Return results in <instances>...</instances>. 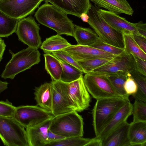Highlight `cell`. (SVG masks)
Instances as JSON below:
<instances>
[{
    "mask_svg": "<svg viewBox=\"0 0 146 146\" xmlns=\"http://www.w3.org/2000/svg\"><path fill=\"white\" fill-rule=\"evenodd\" d=\"M117 56L125 52L124 48L117 47L104 42L99 38L92 44L88 46Z\"/></svg>",
    "mask_w": 146,
    "mask_h": 146,
    "instance_id": "obj_34",
    "label": "cell"
},
{
    "mask_svg": "<svg viewBox=\"0 0 146 146\" xmlns=\"http://www.w3.org/2000/svg\"><path fill=\"white\" fill-rule=\"evenodd\" d=\"M8 0H0V3H1L3 2L7 1Z\"/></svg>",
    "mask_w": 146,
    "mask_h": 146,
    "instance_id": "obj_47",
    "label": "cell"
},
{
    "mask_svg": "<svg viewBox=\"0 0 146 146\" xmlns=\"http://www.w3.org/2000/svg\"><path fill=\"white\" fill-rule=\"evenodd\" d=\"M34 94L37 105L46 110L51 112L52 105V84L46 82L36 87Z\"/></svg>",
    "mask_w": 146,
    "mask_h": 146,
    "instance_id": "obj_21",
    "label": "cell"
},
{
    "mask_svg": "<svg viewBox=\"0 0 146 146\" xmlns=\"http://www.w3.org/2000/svg\"><path fill=\"white\" fill-rule=\"evenodd\" d=\"M43 56L45 69L50 75L52 80H60L62 68L58 59L51 53H45Z\"/></svg>",
    "mask_w": 146,
    "mask_h": 146,
    "instance_id": "obj_25",
    "label": "cell"
},
{
    "mask_svg": "<svg viewBox=\"0 0 146 146\" xmlns=\"http://www.w3.org/2000/svg\"><path fill=\"white\" fill-rule=\"evenodd\" d=\"M101 15L110 25L122 33L132 35H139L136 27V23H132L114 12L99 9Z\"/></svg>",
    "mask_w": 146,
    "mask_h": 146,
    "instance_id": "obj_15",
    "label": "cell"
},
{
    "mask_svg": "<svg viewBox=\"0 0 146 146\" xmlns=\"http://www.w3.org/2000/svg\"><path fill=\"white\" fill-rule=\"evenodd\" d=\"M58 60L62 68L60 80L66 83L74 81L78 79L84 73L75 67Z\"/></svg>",
    "mask_w": 146,
    "mask_h": 146,
    "instance_id": "obj_29",
    "label": "cell"
},
{
    "mask_svg": "<svg viewBox=\"0 0 146 146\" xmlns=\"http://www.w3.org/2000/svg\"><path fill=\"white\" fill-rule=\"evenodd\" d=\"M20 19L11 17L0 10V37H7L15 32Z\"/></svg>",
    "mask_w": 146,
    "mask_h": 146,
    "instance_id": "obj_26",
    "label": "cell"
},
{
    "mask_svg": "<svg viewBox=\"0 0 146 146\" xmlns=\"http://www.w3.org/2000/svg\"><path fill=\"white\" fill-rule=\"evenodd\" d=\"M6 47L4 40L0 37V62L3 59V56Z\"/></svg>",
    "mask_w": 146,
    "mask_h": 146,
    "instance_id": "obj_43",
    "label": "cell"
},
{
    "mask_svg": "<svg viewBox=\"0 0 146 146\" xmlns=\"http://www.w3.org/2000/svg\"><path fill=\"white\" fill-rule=\"evenodd\" d=\"M67 15L56 7L45 3L38 9L35 16L38 23L54 30L58 34L73 37L74 24Z\"/></svg>",
    "mask_w": 146,
    "mask_h": 146,
    "instance_id": "obj_1",
    "label": "cell"
},
{
    "mask_svg": "<svg viewBox=\"0 0 146 146\" xmlns=\"http://www.w3.org/2000/svg\"><path fill=\"white\" fill-rule=\"evenodd\" d=\"M98 7H103L117 14L132 16L134 11L126 0H90Z\"/></svg>",
    "mask_w": 146,
    "mask_h": 146,
    "instance_id": "obj_20",
    "label": "cell"
},
{
    "mask_svg": "<svg viewBox=\"0 0 146 146\" xmlns=\"http://www.w3.org/2000/svg\"><path fill=\"white\" fill-rule=\"evenodd\" d=\"M16 108L7 99L0 101V116L14 117Z\"/></svg>",
    "mask_w": 146,
    "mask_h": 146,
    "instance_id": "obj_36",
    "label": "cell"
},
{
    "mask_svg": "<svg viewBox=\"0 0 146 146\" xmlns=\"http://www.w3.org/2000/svg\"><path fill=\"white\" fill-rule=\"evenodd\" d=\"M133 70L132 54H127L125 52L88 73L106 76L127 74Z\"/></svg>",
    "mask_w": 146,
    "mask_h": 146,
    "instance_id": "obj_11",
    "label": "cell"
},
{
    "mask_svg": "<svg viewBox=\"0 0 146 146\" xmlns=\"http://www.w3.org/2000/svg\"><path fill=\"white\" fill-rule=\"evenodd\" d=\"M132 55L133 70L146 76V60Z\"/></svg>",
    "mask_w": 146,
    "mask_h": 146,
    "instance_id": "obj_38",
    "label": "cell"
},
{
    "mask_svg": "<svg viewBox=\"0 0 146 146\" xmlns=\"http://www.w3.org/2000/svg\"><path fill=\"white\" fill-rule=\"evenodd\" d=\"M51 111L38 106H20L16 107L14 118L25 129L37 126L52 119Z\"/></svg>",
    "mask_w": 146,
    "mask_h": 146,
    "instance_id": "obj_7",
    "label": "cell"
},
{
    "mask_svg": "<svg viewBox=\"0 0 146 146\" xmlns=\"http://www.w3.org/2000/svg\"><path fill=\"white\" fill-rule=\"evenodd\" d=\"M135 41L141 48L146 53V37L138 35H133Z\"/></svg>",
    "mask_w": 146,
    "mask_h": 146,
    "instance_id": "obj_39",
    "label": "cell"
},
{
    "mask_svg": "<svg viewBox=\"0 0 146 146\" xmlns=\"http://www.w3.org/2000/svg\"><path fill=\"white\" fill-rule=\"evenodd\" d=\"M9 51L12 58L1 75L5 79H13L17 74L30 69L40 61V54L37 48L28 47L15 54Z\"/></svg>",
    "mask_w": 146,
    "mask_h": 146,
    "instance_id": "obj_4",
    "label": "cell"
},
{
    "mask_svg": "<svg viewBox=\"0 0 146 146\" xmlns=\"http://www.w3.org/2000/svg\"><path fill=\"white\" fill-rule=\"evenodd\" d=\"M111 60L100 58L85 60L77 61L83 70L84 73L86 74L103 65Z\"/></svg>",
    "mask_w": 146,
    "mask_h": 146,
    "instance_id": "obj_33",
    "label": "cell"
},
{
    "mask_svg": "<svg viewBox=\"0 0 146 146\" xmlns=\"http://www.w3.org/2000/svg\"><path fill=\"white\" fill-rule=\"evenodd\" d=\"M43 0H8L0 3V10L13 18L21 19L33 14Z\"/></svg>",
    "mask_w": 146,
    "mask_h": 146,
    "instance_id": "obj_12",
    "label": "cell"
},
{
    "mask_svg": "<svg viewBox=\"0 0 146 146\" xmlns=\"http://www.w3.org/2000/svg\"><path fill=\"white\" fill-rule=\"evenodd\" d=\"M52 105L54 116L74 111L68 96L66 83L61 80H52Z\"/></svg>",
    "mask_w": 146,
    "mask_h": 146,
    "instance_id": "obj_13",
    "label": "cell"
},
{
    "mask_svg": "<svg viewBox=\"0 0 146 146\" xmlns=\"http://www.w3.org/2000/svg\"><path fill=\"white\" fill-rule=\"evenodd\" d=\"M128 101L120 97L97 100L92 110L96 136L100 134L116 112Z\"/></svg>",
    "mask_w": 146,
    "mask_h": 146,
    "instance_id": "obj_5",
    "label": "cell"
},
{
    "mask_svg": "<svg viewBox=\"0 0 146 146\" xmlns=\"http://www.w3.org/2000/svg\"><path fill=\"white\" fill-rule=\"evenodd\" d=\"M52 119L35 127L26 128L29 146H46L48 131Z\"/></svg>",
    "mask_w": 146,
    "mask_h": 146,
    "instance_id": "obj_18",
    "label": "cell"
},
{
    "mask_svg": "<svg viewBox=\"0 0 146 146\" xmlns=\"http://www.w3.org/2000/svg\"><path fill=\"white\" fill-rule=\"evenodd\" d=\"M64 138H65L53 133L48 129V139L49 142L48 143L59 141Z\"/></svg>",
    "mask_w": 146,
    "mask_h": 146,
    "instance_id": "obj_41",
    "label": "cell"
},
{
    "mask_svg": "<svg viewBox=\"0 0 146 146\" xmlns=\"http://www.w3.org/2000/svg\"><path fill=\"white\" fill-rule=\"evenodd\" d=\"M8 84L7 82H3L0 80V94L8 88Z\"/></svg>",
    "mask_w": 146,
    "mask_h": 146,
    "instance_id": "obj_44",
    "label": "cell"
},
{
    "mask_svg": "<svg viewBox=\"0 0 146 146\" xmlns=\"http://www.w3.org/2000/svg\"><path fill=\"white\" fill-rule=\"evenodd\" d=\"M43 1H44L45 3H48L49 2L50 0H43Z\"/></svg>",
    "mask_w": 146,
    "mask_h": 146,
    "instance_id": "obj_46",
    "label": "cell"
},
{
    "mask_svg": "<svg viewBox=\"0 0 146 146\" xmlns=\"http://www.w3.org/2000/svg\"><path fill=\"white\" fill-rule=\"evenodd\" d=\"M66 84L69 98L74 111L80 112L88 108L91 98L84 84L83 75Z\"/></svg>",
    "mask_w": 146,
    "mask_h": 146,
    "instance_id": "obj_10",
    "label": "cell"
},
{
    "mask_svg": "<svg viewBox=\"0 0 146 146\" xmlns=\"http://www.w3.org/2000/svg\"><path fill=\"white\" fill-rule=\"evenodd\" d=\"M136 28L139 35L146 37V24L140 21L136 23Z\"/></svg>",
    "mask_w": 146,
    "mask_h": 146,
    "instance_id": "obj_40",
    "label": "cell"
},
{
    "mask_svg": "<svg viewBox=\"0 0 146 146\" xmlns=\"http://www.w3.org/2000/svg\"><path fill=\"white\" fill-rule=\"evenodd\" d=\"M99 8L91 4L87 14L88 23L102 41L112 46L124 48L123 34L110 25L102 17Z\"/></svg>",
    "mask_w": 146,
    "mask_h": 146,
    "instance_id": "obj_2",
    "label": "cell"
},
{
    "mask_svg": "<svg viewBox=\"0 0 146 146\" xmlns=\"http://www.w3.org/2000/svg\"><path fill=\"white\" fill-rule=\"evenodd\" d=\"M49 2L67 14L79 17L82 13H87L91 5L90 0H50Z\"/></svg>",
    "mask_w": 146,
    "mask_h": 146,
    "instance_id": "obj_17",
    "label": "cell"
},
{
    "mask_svg": "<svg viewBox=\"0 0 146 146\" xmlns=\"http://www.w3.org/2000/svg\"><path fill=\"white\" fill-rule=\"evenodd\" d=\"M128 137L130 146H146V122L130 123Z\"/></svg>",
    "mask_w": 146,
    "mask_h": 146,
    "instance_id": "obj_22",
    "label": "cell"
},
{
    "mask_svg": "<svg viewBox=\"0 0 146 146\" xmlns=\"http://www.w3.org/2000/svg\"><path fill=\"white\" fill-rule=\"evenodd\" d=\"M124 50L127 54L133 55L146 60V53L139 47L134 40L133 35L123 33Z\"/></svg>",
    "mask_w": 146,
    "mask_h": 146,
    "instance_id": "obj_27",
    "label": "cell"
},
{
    "mask_svg": "<svg viewBox=\"0 0 146 146\" xmlns=\"http://www.w3.org/2000/svg\"><path fill=\"white\" fill-rule=\"evenodd\" d=\"M73 37L77 41V44L82 46H89L99 39L93 30L75 24Z\"/></svg>",
    "mask_w": 146,
    "mask_h": 146,
    "instance_id": "obj_23",
    "label": "cell"
},
{
    "mask_svg": "<svg viewBox=\"0 0 146 146\" xmlns=\"http://www.w3.org/2000/svg\"><path fill=\"white\" fill-rule=\"evenodd\" d=\"M133 105L127 101L115 114L102 131L96 137L103 140L110 133L127 121L132 114Z\"/></svg>",
    "mask_w": 146,
    "mask_h": 146,
    "instance_id": "obj_16",
    "label": "cell"
},
{
    "mask_svg": "<svg viewBox=\"0 0 146 146\" xmlns=\"http://www.w3.org/2000/svg\"><path fill=\"white\" fill-rule=\"evenodd\" d=\"M129 73L138 87L137 92L133 96L135 99L146 102V76L135 70H132Z\"/></svg>",
    "mask_w": 146,
    "mask_h": 146,
    "instance_id": "obj_28",
    "label": "cell"
},
{
    "mask_svg": "<svg viewBox=\"0 0 146 146\" xmlns=\"http://www.w3.org/2000/svg\"><path fill=\"white\" fill-rule=\"evenodd\" d=\"M0 138L6 146H29L25 128L14 117L0 116Z\"/></svg>",
    "mask_w": 146,
    "mask_h": 146,
    "instance_id": "obj_6",
    "label": "cell"
},
{
    "mask_svg": "<svg viewBox=\"0 0 146 146\" xmlns=\"http://www.w3.org/2000/svg\"><path fill=\"white\" fill-rule=\"evenodd\" d=\"M128 74H117L107 76L116 93L121 97L128 101H129V96L126 93L124 88V85L127 78Z\"/></svg>",
    "mask_w": 146,
    "mask_h": 146,
    "instance_id": "obj_30",
    "label": "cell"
},
{
    "mask_svg": "<svg viewBox=\"0 0 146 146\" xmlns=\"http://www.w3.org/2000/svg\"><path fill=\"white\" fill-rule=\"evenodd\" d=\"M124 88L127 94L133 96L136 93L138 90L137 84L133 79L129 73L125 81Z\"/></svg>",
    "mask_w": 146,
    "mask_h": 146,
    "instance_id": "obj_37",
    "label": "cell"
},
{
    "mask_svg": "<svg viewBox=\"0 0 146 146\" xmlns=\"http://www.w3.org/2000/svg\"><path fill=\"white\" fill-rule=\"evenodd\" d=\"M84 22L88 23L89 17L87 13H82L80 15V17Z\"/></svg>",
    "mask_w": 146,
    "mask_h": 146,
    "instance_id": "obj_45",
    "label": "cell"
},
{
    "mask_svg": "<svg viewBox=\"0 0 146 146\" xmlns=\"http://www.w3.org/2000/svg\"><path fill=\"white\" fill-rule=\"evenodd\" d=\"M132 105V114L133 115L132 122H146V102L135 99Z\"/></svg>",
    "mask_w": 146,
    "mask_h": 146,
    "instance_id": "obj_32",
    "label": "cell"
},
{
    "mask_svg": "<svg viewBox=\"0 0 146 146\" xmlns=\"http://www.w3.org/2000/svg\"><path fill=\"white\" fill-rule=\"evenodd\" d=\"M103 140L96 136L90 140L86 146H102Z\"/></svg>",
    "mask_w": 146,
    "mask_h": 146,
    "instance_id": "obj_42",
    "label": "cell"
},
{
    "mask_svg": "<svg viewBox=\"0 0 146 146\" xmlns=\"http://www.w3.org/2000/svg\"><path fill=\"white\" fill-rule=\"evenodd\" d=\"M39 25L31 16L20 19L16 33L19 40L28 47L38 49L42 44Z\"/></svg>",
    "mask_w": 146,
    "mask_h": 146,
    "instance_id": "obj_9",
    "label": "cell"
},
{
    "mask_svg": "<svg viewBox=\"0 0 146 146\" xmlns=\"http://www.w3.org/2000/svg\"><path fill=\"white\" fill-rule=\"evenodd\" d=\"M85 74L83 76L85 86L89 94L96 100L122 98L115 92L107 76L92 73Z\"/></svg>",
    "mask_w": 146,
    "mask_h": 146,
    "instance_id": "obj_8",
    "label": "cell"
},
{
    "mask_svg": "<svg viewBox=\"0 0 146 146\" xmlns=\"http://www.w3.org/2000/svg\"><path fill=\"white\" fill-rule=\"evenodd\" d=\"M63 50L76 61L95 58L112 59L117 56L88 46L72 45Z\"/></svg>",
    "mask_w": 146,
    "mask_h": 146,
    "instance_id": "obj_14",
    "label": "cell"
},
{
    "mask_svg": "<svg viewBox=\"0 0 146 146\" xmlns=\"http://www.w3.org/2000/svg\"><path fill=\"white\" fill-rule=\"evenodd\" d=\"M90 140V139L79 137L66 138L50 142L46 146H86Z\"/></svg>",
    "mask_w": 146,
    "mask_h": 146,
    "instance_id": "obj_31",
    "label": "cell"
},
{
    "mask_svg": "<svg viewBox=\"0 0 146 146\" xmlns=\"http://www.w3.org/2000/svg\"><path fill=\"white\" fill-rule=\"evenodd\" d=\"M51 53L58 59L75 67L84 73L83 70L77 62L71 55L63 50L54 51Z\"/></svg>",
    "mask_w": 146,
    "mask_h": 146,
    "instance_id": "obj_35",
    "label": "cell"
},
{
    "mask_svg": "<svg viewBox=\"0 0 146 146\" xmlns=\"http://www.w3.org/2000/svg\"><path fill=\"white\" fill-rule=\"evenodd\" d=\"M84 122L78 112L73 111L54 116L51 119L49 129L65 138L82 137Z\"/></svg>",
    "mask_w": 146,
    "mask_h": 146,
    "instance_id": "obj_3",
    "label": "cell"
},
{
    "mask_svg": "<svg viewBox=\"0 0 146 146\" xmlns=\"http://www.w3.org/2000/svg\"><path fill=\"white\" fill-rule=\"evenodd\" d=\"M130 123L127 121L103 140L102 146H131L128 137Z\"/></svg>",
    "mask_w": 146,
    "mask_h": 146,
    "instance_id": "obj_19",
    "label": "cell"
},
{
    "mask_svg": "<svg viewBox=\"0 0 146 146\" xmlns=\"http://www.w3.org/2000/svg\"><path fill=\"white\" fill-rule=\"evenodd\" d=\"M71 44L60 35L57 34L46 38L40 46L45 53L63 50Z\"/></svg>",
    "mask_w": 146,
    "mask_h": 146,
    "instance_id": "obj_24",
    "label": "cell"
}]
</instances>
